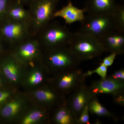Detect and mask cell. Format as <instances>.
Here are the masks:
<instances>
[{
	"label": "cell",
	"mask_w": 124,
	"mask_h": 124,
	"mask_svg": "<svg viewBox=\"0 0 124 124\" xmlns=\"http://www.w3.org/2000/svg\"><path fill=\"white\" fill-rule=\"evenodd\" d=\"M81 23L78 32L98 39L110 32L117 31L113 12L109 14H88Z\"/></svg>",
	"instance_id": "6da1fadb"
},
{
	"label": "cell",
	"mask_w": 124,
	"mask_h": 124,
	"mask_svg": "<svg viewBox=\"0 0 124 124\" xmlns=\"http://www.w3.org/2000/svg\"><path fill=\"white\" fill-rule=\"evenodd\" d=\"M68 46L80 62L98 57L105 52L98 39L78 32L74 33Z\"/></svg>",
	"instance_id": "7a4b0ae2"
},
{
	"label": "cell",
	"mask_w": 124,
	"mask_h": 124,
	"mask_svg": "<svg viewBox=\"0 0 124 124\" xmlns=\"http://www.w3.org/2000/svg\"><path fill=\"white\" fill-rule=\"evenodd\" d=\"M42 36L44 44L50 49L68 46L74 33L57 23L46 24Z\"/></svg>",
	"instance_id": "3957f363"
},
{
	"label": "cell",
	"mask_w": 124,
	"mask_h": 124,
	"mask_svg": "<svg viewBox=\"0 0 124 124\" xmlns=\"http://www.w3.org/2000/svg\"><path fill=\"white\" fill-rule=\"evenodd\" d=\"M59 0H33L30 4L31 21L36 29L45 27L54 18Z\"/></svg>",
	"instance_id": "277c9868"
},
{
	"label": "cell",
	"mask_w": 124,
	"mask_h": 124,
	"mask_svg": "<svg viewBox=\"0 0 124 124\" xmlns=\"http://www.w3.org/2000/svg\"><path fill=\"white\" fill-rule=\"evenodd\" d=\"M47 55L48 63L55 69L66 71L78 68L80 61L68 46L51 49Z\"/></svg>",
	"instance_id": "5b68a950"
},
{
	"label": "cell",
	"mask_w": 124,
	"mask_h": 124,
	"mask_svg": "<svg viewBox=\"0 0 124 124\" xmlns=\"http://www.w3.org/2000/svg\"><path fill=\"white\" fill-rule=\"evenodd\" d=\"M73 91L68 106L77 122L81 112L95 96L84 83L80 85Z\"/></svg>",
	"instance_id": "8992f818"
},
{
	"label": "cell",
	"mask_w": 124,
	"mask_h": 124,
	"mask_svg": "<svg viewBox=\"0 0 124 124\" xmlns=\"http://www.w3.org/2000/svg\"><path fill=\"white\" fill-rule=\"evenodd\" d=\"M89 88L94 96L104 94L113 97L124 93V80L116 79L109 77L93 81Z\"/></svg>",
	"instance_id": "52a82bcc"
},
{
	"label": "cell",
	"mask_w": 124,
	"mask_h": 124,
	"mask_svg": "<svg viewBox=\"0 0 124 124\" xmlns=\"http://www.w3.org/2000/svg\"><path fill=\"white\" fill-rule=\"evenodd\" d=\"M85 77L81 69L77 68L65 71L59 78L57 85L62 91L70 93L84 83Z\"/></svg>",
	"instance_id": "ba28073f"
},
{
	"label": "cell",
	"mask_w": 124,
	"mask_h": 124,
	"mask_svg": "<svg viewBox=\"0 0 124 124\" xmlns=\"http://www.w3.org/2000/svg\"><path fill=\"white\" fill-rule=\"evenodd\" d=\"M9 20L2 28V34L11 42L23 40L28 34L29 22H18Z\"/></svg>",
	"instance_id": "9c48e42d"
},
{
	"label": "cell",
	"mask_w": 124,
	"mask_h": 124,
	"mask_svg": "<svg viewBox=\"0 0 124 124\" xmlns=\"http://www.w3.org/2000/svg\"><path fill=\"white\" fill-rule=\"evenodd\" d=\"M105 51L117 54H123L124 51V32L113 31L99 39Z\"/></svg>",
	"instance_id": "30bf717a"
},
{
	"label": "cell",
	"mask_w": 124,
	"mask_h": 124,
	"mask_svg": "<svg viewBox=\"0 0 124 124\" xmlns=\"http://www.w3.org/2000/svg\"><path fill=\"white\" fill-rule=\"evenodd\" d=\"M85 12V9L78 8L72 4L71 0H69L66 6L55 11L54 18L60 17L63 18L67 24H70L76 22H82L84 18Z\"/></svg>",
	"instance_id": "8fae6325"
},
{
	"label": "cell",
	"mask_w": 124,
	"mask_h": 124,
	"mask_svg": "<svg viewBox=\"0 0 124 124\" xmlns=\"http://www.w3.org/2000/svg\"><path fill=\"white\" fill-rule=\"evenodd\" d=\"M117 5L115 0H87L84 9L88 14H109Z\"/></svg>",
	"instance_id": "7c38bea8"
},
{
	"label": "cell",
	"mask_w": 124,
	"mask_h": 124,
	"mask_svg": "<svg viewBox=\"0 0 124 124\" xmlns=\"http://www.w3.org/2000/svg\"><path fill=\"white\" fill-rule=\"evenodd\" d=\"M23 5L17 0L12 1L7 13L10 20L18 22L31 21L30 14L23 8Z\"/></svg>",
	"instance_id": "4fadbf2b"
},
{
	"label": "cell",
	"mask_w": 124,
	"mask_h": 124,
	"mask_svg": "<svg viewBox=\"0 0 124 124\" xmlns=\"http://www.w3.org/2000/svg\"><path fill=\"white\" fill-rule=\"evenodd\" d=\"M38 51V42L34 40H29L23 42L19 46L16 55L20 60L29 61L37 55Z\"/></svg>",
	"instance_id": "5bb4252c"
},
{
	"label": "cell",
	"mask_w": 124,
	"mask_h": 124,
	"mask_svg": "<svg viewBox=\"0 0 124 124\" xmlns=\"http://www.w3.org/2000/svg\"><path fill=\"white\" fill-rule=\"evenodd\" d=\"M88 107L89 112L92 115L116 119L114 115L101 104L98 100L97 96H95L91 99L88 104Z\"/></svg>",
	"instance_id": "9a60e30c"
},
{
	"label": "cell",
	"mask_w": 124,
	"mask_h": 124,
	"mask_svg": "<svg viewBox=\"0 0 124 124\" xmlns=\"http://www.w3.org/2000/svg\"><path fill=\"white\" fill-rule=\"evenodd\" d=\"M54 120L59 124H77V120L68 106L60 108L55 114Z\"/></svg>",
	"instance_id": "2e32d148"
},
{
	"label": "cell",
	"mask_w": 124,
	"mask_h": 124,
	"mask_svg": "<svg viewBox=\"0 0 124 124\" xmlns=\"http://www.w3.org/2000/svg\"><path fill=\"white\" fill-rule=\"evenodd\" d=\"M3 71L6 77L12 82H17L19 77V71L17 65L12 59L5 63L3 67Z\"/></svg>",
	"instance_id": "e0dca14e"
},
{
	"label": "cell",
	"mask_w": 124,
	"mask_h": 124,
	"mask_svg": "<svg viewBox=\"0 0 124 124\" xmlns=\"http://www.w3.org/2000/svg\"><path fill=\"white\" fill-rule=\"evenodd\" d=\"M21 107V103L18 100H14L9 102L2 108L1 114L4 117L10 118L15 116Z\"/></svg>",
	"instance_id": "ac0fdd59"
},
{
	"label": "cell",
	"mask_w": 124,
	"mask_h": 124,
	"mask_svg": "<svg viewBox=\"0 0 124 124\" xmlns=\"http://www.w3.org/2000/svg\"><path fill=\"white\" fill-rule=\"evenodd\" d=\"M35 96L38 100L47 103L54 101L57 98L55 93L49 90H41L35 93Z\"/></svg>",
	"instance_id": "d6986e66"
},
{
	"label": "cell",
	"mask_w": 124,
	"mask_h": 124,
	"mask_svg": "<svg viewBox=\"0 0 124 124\" xmlns=\"http://www.w3.org/2000/svg\"><path fill=\"white\" fill-rule=\"evenodd\" d=\"M113 14L117 24V31L124 32V7L117 4Z\"/></svg>",
	"instance_id": "ffe728a7"
},
{
	"label": "cell",
	"mask_w": 124,
	"mask_h": 124,
	"mask_svg": "<svg viewBox=\"0 0 124 124\" xmlns=\"http://www.w3.org/2000/svg\"><path fill=\"white\" fill-rule=\"evenodd\" d=\"M43 113L40 111H33L26 116L23 120V124H34L41 119L43 117Z\"/></svg>",
	"instance_id": "44dd1931"
},
{
	"label": "cell",
	"mask_w": 124,
	"mask_h": 124,
	"mask_svg": "<svg viewBox=\"0 0 124 124\" xmlns=\"http://www.w3.org/2000/svg\"><path fill=\"white\" fill-rule=\"evenodd\" d=\"M107 67L101 63V65L95 70L88 71L86 73H84V75L85 77H86L88 76H90L92 75L93 73H97L102 79H104L107 77Z\"/></svg>",
	"instance_id": "7402d4cb"
},
{
	"label": "cell",
	"mask_w": 124,
	"mask_h": 124,
	"mask_svg": "<svg viewBox=\"0 0 124 124\" xmlns=\"http://www.w3.org/2000/svg\"><path fill=\"white\" fill-rule=\"evenodd\" d=\"M43 75L39 71H35L31 73L28 78V82L31 85H37L42 81Z\"/></svg>",
	"instance_id": "603a6c76"
},
{
	"label": "cell",
	"mask_w": 124,
	"mask_h": 124,
	"mask_svg": "<svg viewBox=\"0 0 124 124\" xmlns=\"http://www.w3.org/2000/svg\"><path fill=\"white\" fill-rule=\"evenodd\" d=\"M88 104L85 107L81 112L77 120V124H89V116Z\"/></svg>",
	"instance_id": "cb8c5ba5"
},
{
	"label": "cell",
	"mask_w": 124,
	"mask_h": 124,
	"mask_svg": "<svg viewBox=\"0 0 124 124\" xmlns=\"http://www.w3.org/2000/svg\"><path fill=\"white\" fill-rule=\"evenodd\" d=\"M13 0H0V16L5 12L7 13L8 8Z\"/></svg>",
	"instance_id": "d4e9b609"
},
{
	"label": "cell",
	"mask_w": 124,
	"mask_h": 124,
	"mask_svg": "<svg viewBox=\"0 0 124 124\" xmlns=\"http://www.w3.org/2000/svg\"><path fill=\"white\" fill-rule=\"evenodd\" d=\"M116 55L115 54L111 53L108 56L104 58L101 63L107 67L111 66L115 59Z\"/></svg>",
	"instance_id": "484cf974"
},
{
	"label": "cell",
	"mask_w": 124,
	"mask_h": 124,
	"mask_svg": "<svg viewBox=\"0 0 124 124\" xmlns=\"http://www.w3.org/2000/svg\"><path fill=\"white\" fill-rule=\"evenodd\" d=\"M110 77L116 79L124 80V69H121L119 70L116 71Z\"/></svg>",
	"instance_id": "4316f807"
},
{
	"label": "cell",
	"mask_w": 124,
	"mask_h": 124,
	"mask_svg": "<svg viewBox=\"0 0 124 124\" xmlns=\"http://www.w3.org/2000/svg\"><path fill=\"white\" fill-rule=\"evenodd\" d=\"M114 101L116 103L123 106L124 103V93L119 94L115 96H113Z\"/></svg>",
	"instance_id": "83f0119b"
},
{
	"label": "cell",
	"mask_w": 124,
	"mask_h": 124,
	"mask_svg": "<svg viewBox=\"0 0 124 124\" xmlns=\"http://www.w3.org/2000/svg\"><path fill=\"white\" fill-rule=\"evenodd\" d=\"M10 93L6 91H0V103L6 100L9 96Z\"/></svg>",
	"instance_id": "f1b7e54d"
},
{
	"label": "cell",
	"mask_w": 124,
	"mask_h": 124,
	"mask_svg": "<svg viewBox=\"0 0 124 124\" xmlns=\"http://www.w3.org/2000/svg\"><path fill=\"white\" fill-rule=\"evenodd\" d=\"M22 4H31L33 0H17Z\"/></svg>",
	"instance_id": "f546056e"
},
{
	"label": "cell",
	"mask_w": 124,
	"mask_h": 124,
	"mask_svg": "<svg viewBox=\"0 0 124 124\" xmlns=\"http://www.w3.org/2000/svg\"><path fill=\"white\" fill-rule=\"evenodd\" d=\"M1 79L0 78V84H1Z\"/></svg>",
	"instance_id": "4dcf8cb0"
}]
</instances>
